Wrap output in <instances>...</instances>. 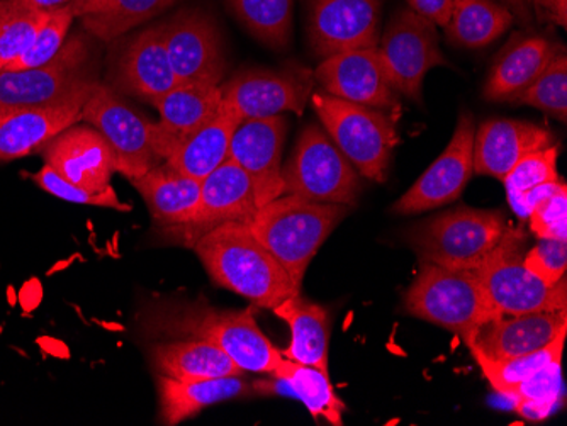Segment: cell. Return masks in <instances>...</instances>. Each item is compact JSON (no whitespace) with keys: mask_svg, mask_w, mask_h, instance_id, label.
Segmentation results:
<instances>
[{"mask_svg":"<svg viewBox=\"0 0 567 426\" xmlns=\"http://www.w3.org/2000/svg\"><path fill=\"white\" fill-rule=\"evenodd\" d=\"M31 179L37 183L38 187L47 190L51 196L59 197V199L66 200V202H73V205L95 206V208H110L116 209V211H132V206L121 202L113 186L101 190V193H91V190L84 189V187L75 186L70 180L63 179L62 175L56 174L48 165H44L37 174L31 175Z\"/></svg>","mask_w":567,"mask_h":426,"instance_id":"obj_41","label":"cell"},{"mask_svg":"<svg viewBox=\"0 0 567 426\" xmlns=\"http://www.w3.org/2000/svg\"><path fill=\"white\" fill-rule=\"evenodd\" d=\"M359 175L330 136L317 124H309L282 168L284 194L350 208L362 189Z\"/></svg>","mask_w":567,"mask_h":426,"instance_id":"obj_8","label":"cell"},{"mask_svg":"<svg viewBox=\"0 0 567 426\" xmlns=\"http://www.w3.org/2000/svg\"><path fill=\"white\" fill-rule=\"evenodd\" d=\"M91 94L92 91L85 92L48 106L0 110V162L18 160L41 152L51 139L79 123Z\"/></svg>","mask_w":567,"mask_h":426,"instance_id":"obj_21","label":"cell"},{"mask_svg":"<svg viewBox=\"0 0 567 426\" xmlns=\"http://www.w3.org/2000/svg\"><path fill=\"white\" fill-rule=\"evenodd\" d=\"M241 121L221 106L218 116L175 146L165 164L203 183L228 158L229 143Z\"/></svg>","mask_w":567,"mask_h":426,"instance_id":"obj_30","label":"cell"},{"mask_svg":"<svg viewBox=\"0 0 567 426\" xmlns=\"http://www.w3.org/2000/svg\"><path fill=\"white\" fill-rule=\"evenodd\" d=\"M550 145L553 133L530 121H484L474 135V174L503 180L522 158Z\"/></svg>","mask_w":567,"mask_h":426,"instance_id":"obj_23","label":"cell"},{"mask_svg":"<svg viewBox=\"0 0 567 426\" xmlns=\"http://www.w3.org/2000/svg\"><path fill=\"white\" fill-rule=\"evenodd\" d=\"M476 123L470 111L458 114L457 126L441 157L436 158L393 205L396 215H420L451 205L473 177Z\"/></svg>","mask_w":567,"mask_h":426,"instance_id":"obj_14","label":"cell"},{"mask_svg":"<svg viewBox=\"0 0 567 426\" xmlns=\"http://www.w3.org/2000/svg\"><path fill=\"white\" fill-rule=\"evenodd\" d=\"M168 59L178 85H219L226 72L221 37L212 15L186 9L164 22Z\"/></svg>","mask_w":567,"mask_h":426,"instance_id":"obj_15","label":"cell"},{"mask_svg":"<svg viewBox=\"0 0 567 426\" xmlns=\"http://www.w3.org/2000/svg\"><path fill=\"white\" fill-rule=\"evenodd\" d=\"M513 104H524L535 110L544 111L550 116L567 121V56L564 50H559L550 60L534 84L528 85L524 92L513 98Z\"/></svg>","mask_w":567,"mask_h":426,"instance_id":"obj_37","label":"cell"},{"mask_svg":"<svg viewBox=\"0 0 567 426\" xmlns=\"http://www.w3.org/2000/svg\"><path fill=\"white\" fill-rule=\"evenodd\" d=\"M324 132L364 179L384 183L400 143L393 114L360 106L324 91L311 94Z\"/></svg>","mask_w":567,"mask_h":426,"instance_id":"obj_5","label":"cell"},{"mask_svg":"<svg viewBox=\"0 0 567 426\" xmlns=\"http://www.w3.org/2000/svg\"><path fill=\"white\" fill-rule=\"evenodd\" d=\"M158 422L162 425L175 426L193 418L208 406L218 405L223 401L240 399L257 393L255 387L241 375L216 377V380L177 381L158 374Z\"/></svg>","mask_w":567,"mask_h":426,"instance_id":"obj_25","label":"cell"},{"mask_svg":"<svg viewBox=\"0 0 567 426\" xmlns=\"http://www.w3.org/2000/svg\"><path fill=\"white\" fill-rule=\"evenodd\" d=\"M560 361L550 362L546 367L532 374L524 383L518 384L506 397L515 401V408L525 418L543 419L553 412L560 397L563 380H560Z\"/></svg>","mask_w":567,"mask_h":426,"instance_id":"obj_38","label":"cell"},{"mask_svg":"<svg viewBox=\"0 0 567 426\" xmlns=\"http://www.w3.org/2000/svg\"><path fill=\"white\" fill-rule=\"evenodd\" d=\"M315 75L308 69H248L221 89L223 106L240 121L262 120L284 113L302 114L313 94Z\"/></svg>","mask_w":567,"mask_h":426,"instance_id":"obj_12","label":"cell"},{"mask_svg":"<svg viewBox=\"0 0 567 426\" xmlns=\"http://www.w3.org/2000/svg\"><path fill=\"white\" fill-rule=\"evenodd\" d=\"M378 50L391 85L415 103H422L426 73L435 66H449L435 24L410 8H400L391 15Z\"/></svg>","mask_w":567,"mask_h":426,"instance_id":"obj_11","label":"cell"},{"mask_svg":"<svg viewBox=\"0 0 567 426\" xmlns=\"http://www.w3.org/2000/svg\"><path fill=\"white\" fill-rule=\"evenodd\" d=\"M520 231H506L502 243L474 273L498 314L554 313L567 310V279L546 284L524 266Z\"/></svg>","mask_w":567,"mask_h":426,"instance_id":"obj_9","label":"cell"},{"mask_svg":"<svg viewBox=\"0 0 567 426\" xmlns=\"http://www.w3.org/2000/svg\"><path fill=\"white\" fill-rule=\"evenodd\" d=\"M506 231L502 211L462 206L411 228L408 241L422 263L474 272L495 252Z\"/></svg>","mask_w":567,"mask_h":426,"instance_id":"obj_4","label":"cell"},{"mask_svg":"<svg viewBox=\"0 0 567 426\" xmlns=\"http://www.w3.org/2000/svg\"><path fill=\"white\" fill-rule=\"evenodd\" d=\"M530 6L540 21L567 27V0H530Z\"/></svg>","mask_w":567,"mask_h":426,"instance_id":"obj_45","label":"cell"},{"mask_svg":"<svg viewBox=\"0 0 567 426\" xmlns=\"http://www.w3.org/2000/svg\"><path fill=\"white\" fill-rule=\"evenodd\" d=\"M223 97L219 85H177L153 104L158 111V126L167 136L171 154L178 143L199 132L221 111ZM168 154V155H171ZM167 160V158H165Z\"/></svg>","mask_w":567,"mask_h":426,"instance_id":"obj_28","label":"cell"},{"mask_svg":"<svg viewBox=\"0 0 567 426\" xmlns=\"http://www.w3.org/2000/svg\"><path fill=\"white\" fill-rule=\"evenodd\" d=\"M259 211L254 186L244 168L226 158L200 183V199L196 212L181 227L171 228L175 240L193 248L203 235L226 222H248Z\"/></svg>","mask_w":567,"mask_h":426,"instance_id":"obj_16","label":"cell"},{"mask_svg":"<svg viewBox=\"0 0 567 426\" xmlns=\"http://www.w3.org/2000/svg\"><path fill=\"white\" fill-rule=\"evenodd\" d=\"M53 11H38L19 0H0V72L37 40Z\"/></svg>","mask_w":567,"mask_h":426,"instance_id":"obj_35","label":"cell"},{"mask_svg":"<svg viewBox=\"0 0 567 426\" xmlns=\"http://www.w3.org/2000/svg\"><path fill=\"white\" fill-rule=\"evenodd\" d=\"M498 2H502L505 8H508L513 18H517L518 22H522V24H530V0H498Z\"/></svg>","mask_w":567,"mask_h":426,"instance_id":"obj_46","label":"cell"},{"mask_svg":"<svg viewBox=\"0 0 567 426\" xmlns=\"http://www.w3.org/2000/svg\"><path fill=\"white\" fill-rule=\"evenodd\" d=\"M132 184L148 206L153 221L165 230L189 221L199 206L200 180L187 177L167 164L153 167Z\"/></svg>","mask_w":567,"mask_h":426,"instance_id":"obj_26","label":"cell"},{"mask_svg":"<svg viewBox=\"0 0 567 426\" xmlns=\"http://www.w3.org/2000/svg\"><path fill=\"white\" fill-rule=\"evenodd\" d=\"M272 377L279 381L284 387H288L289 393L302 401L315 418L323 416L331 425H343L346 405L333 393L330 374H324L311 365L298 364V362L284 359L279 367L274 371Z\"/></svg>","mask_w":567,"mask_h":426,"instance_id":"obj_32","label":"cell"},{"mask_svg":"<svg viewBox=\"0 0 567 426\" xmlns=\"http://www.w3.org/2000/svg\"><path fill=\"white\" fill-rule=\"evenodd\" d=\"M347 215L349 206L282 194L259 208L248 227L301 289L309 263Z\"/></svg>","mask_w":567,"mask_h":426,"instance_id":"obj_2","label":"cell"},{"mask_svg":"<svg viewBox=\"0 0 567 426\" xmlns=\"http://www.w3.org/2000/svg\"><path fill=\"white\" fill-rule=\"evenodd\" d=\"M272 311L291 329V343L284 350L282 357L298 364L311 365L324 374H330L328 372V343H330L328 311L321 304L302 298L301 292L286 299Z\"/></svg>","mask_w":567,"mask_h":426,"instance_id":"obj_27","label":"cell"},{"mask_svg":"<svg viewBox=\"0 0 567 426\" xmlns=\"http://www.w3.org/2000/svg\"><path fill=\"white\" fill-rule=\"evenodd\" d=\"M73 19H75V15H73L70 6L51 12L50 19H48L43 30L38 33L33 44L4 70L33 69V66L50 62L65 44L66 34L72 28Z\"/></svg>","mask_w":567,"mask_h":426,"instance_id":"obj_40","label":"cell"},{"mask_svg":"<svg viewBox=\"0 0 567 426\" xmlns=\"http://www.w3.org/2000/svg\"><path fill=\"white\" fill-rule=\"evenodd\" d=\"M114 84L124 94L142 98L152 106L177 87L164 24L148 28L130 41L117 60Z\"/></svg>","mask_w":567,"mask_h":426,"instance_id":"obj_22","label":"cell"},{"mask_svg":"<svg viewBox=\"0 0 567 426\" xmlns=\"http://www.w3.org/2000/svg\"><path fill=\"white\" fill-rule=\"evenodd\" d=\"M404 310L461 336L464 342L484 321L496 316L483 285L471 270L422 263L419 278L404 294Z\"/></svg>","mask_w":567,"mask_h":426,"instance_id":"obj_7","label":"cell"},{"mask_svg":"<svg viewBox=\"0 0 567 426\" xmlns=\"http://www.w3.org/2000/svg\"><path fill=\"white\" fill-rule=\"evenodd\" d=\"M513 21L509 9L498 0H454L445 37L454 46L477 50L495 43L512 28Z\"/></svg>","mask_w":567,"mask_h":426,"instance_id":"obj_31","label":"cell"},{"mask_svg":"<svg viewBox=\"0 0 567 426\" xmlns=\"http://www.w3.org/2000/svg\"><path fill=\"white\" fill-rule=\"evenodd\" d=\"M309 46L320 59L378 46L382 0H305Z\"/></svg>","mask_w":567,"mask_h":426,"instance_id":"obj_13","label":"cell"},{"mask_svg":"<svg viewBox=\"0 0 567 426\" xmlns=\"http://www.w3.org/2000/svg\"><path fill=\"white\" fill-rule=\"evenodd\" d=\"M19 2L38 9V11H56V9L69 6L72 0H19Z\"/></svg>","mask_w":567,"mask_h":426,"instance_id":"obj_47","label":"cell"},{"mask_svg":"<svg viewBox=\"0 0 567 426\" xmlns=\"http://www.w3.org/2000/svg\"><path fill=\"white\" fill-rule=\"evenodd\" d=\"M193 250L215 284L255 306L274 310L301 292L288 270L254 237L248 222H226L203 235Z\"/></svg>","mask_w":567,"mask_h":426,"instance_id":"obj_1","label":"cell"},{"mask_svg":"<svg viewBox=\"0 0 567 426\" xmlns=\"http://www.w3.org/2000/svg\"><path fill=\"white\" fill-rule=\"evenodd\" d=\"M177 0H101L82 19L85 30L102 41H113L127 31L167 11Z\"/></svg>","mask_w":567,"mask_h":426,"instance_id":"obj_34","label":"cell"},{"mask_svg":"<svg viewBox=\"0 0 567 426\" xmlns=\"http://www.w3.org/2000/svg\"><path fill=\"white\" fill-rule=\"evenodd\" d=\"M567 335V310L554 313L496 314L466 340L473 357L505 361L544 349Z\"/></svg>","mask_w":567,"mask_h":426,"instance_id":"obj_19","label":"cell"},{"mask_svg":"<svg viewBox=\"0 0 567 426\" xmlns=\"http://www.w3.org/2000/svg\"><path fill=\"white\" fill-rule=\"evenodd\" d=\"M524 266L549 285L566 279L567 241L538 238V243L524 257Z\"/></svg>","mask_w":567,"mask_h":426,"instance_id":"obj_43","label":"cell"},{"mask_svg":"<svg viewBox=\"0 0 567 426\" xmlns=\"http://www.w3.org/2000/svg\"><path fill=\"white\" fill-rule=\"evenodd\" d=\"M408 8L432 21L435 27L445 28L451 19L454 0H406Z\"/></svg>","mask_w":567,"mask_h":426,"instance_id":"obj_44","label":"cell"},{"mask_svg":"<svg viewBox=\"0 0 567 426\" xmlns=\"http://www.w3.org/2000/svg\"><path fill=\"white\" fill-rule=\"evenodd\" d=\"M157 320L161 332L215 343L244 372L272 375L284 361L251 310H216L206 301H190L162 308Z\"/></svg>","mask_w":567,"mask_h":426,"instance_id":"obj_3","label":"cell"},{"mask_svg":"<svg viewBox=\"0 0 567 426\" xmlns=\"http://www.w3.org/2000/svg\"><path fill=\"white\" fill-rule=\"evenodd\" d=\"M99 2H101V0H72L69 6L75 18H84Z\"/></svg>","mask_w":567,"mask_h":426,"instance_id":"obj_48","label":"cell"},{"mask_svg":"<svg viewBox=\"0 0 567 426\" xmlns=\"http://www.w3.org/2000/svg\"><path fill=\"white\" fill-rule=\"evenodd\" d=\"M313 75L323 91L334 97L385 113L400 111V97L388 79L378 46L328 56Z\"/></svg>","mask_w":567,"mask_h":426,"instance_id":"obj_17","label":"cell"},{"mask_svg":"<svg viewBox=\"0 0 567 426\" xmlns=\"http://www.w3.org/2000/svg\"><path fill=\"white\" fill-rule=\"evenodd\" d=\"M559 44L546 37H515L493 65L484 85V97L495 103H512L546 70L559 53Z\"/></svg>","mask_w":567,"mask_h":426,"instance_id":"obj_24","label":"cell"},{"mask_svg":"<svg viewBox=\"0 0 567 426\" xmlns=\"http://www.w3.org/2000/svg\"><path fill=\"white\" fill-rule=\"evenodd\" d=\"M41 152L48 167L91 193L111 187L114 172H117L116 155L110 143L87 124H73Z\"/></svg>","mask_w":567,"mask_h":426,"instance_id":"obj_20","label":"cell"},{"mask_svg":"<svg viewBox=\"0 0 567 426\" xmlns=\"http://www.w3.org/2000/svg\"><path fill=\"white\" fill-rule=\"evenodd\" d=\"M79 123L97 129L110 143L117 172L135 180L171 154L167 136L155 121L133 110L110 85L97 84L82 107Z\"/></svg>","mask_w":567,"mask_h":426,"instance_id":"obj_6","label":"cell"},{"mask_svg":"<svg viewBox=\"0 0 567 426\" xmlns=\"http://www.w3.org/2000/svg\"><path fill=\"white\" fill-rule=\"evenodd\" d=\"M564 342H566V335H560L544 349L535 350L532 354L520 355V357L505 359V361L474 357V361L480 365L484 377L487 383L492 384L493 389L503 396H508L518 384L524 383L532 374L546 367L550 362L563 359Z\"/></svg>","mask_w":567,"mask_h":426,"instance_id":"obj_36","label":"cell"},{"mask_svg":"<svg viewBox=\"0 0 567 426\" xmlns=\"http://www.w3.org/2000/svg\"><path fill=\"white\" fill-rule=\"evenodd\" d=\"M557 160H559V145L557 143L522 158L502 180L505 184L509 206L513 208L517 205L518 199L534 187L559 179Z\"/></svg>","mask_w":567,"mask_h":426,"instance_id":"obj_39","label":"cell"},{"mask_svg":"<svg viewBox=\"0 0 567 426\" xmlns=\"http://www.w3.org/2000/svg\"><path fill=\"white\" fill-rule=\"evenodd\" d=\"M226 4L255 40L274 50L289 46L295 0H226Z\"/></svg>","mask_w":567,"mask_h":426,"instance_id":"obj_33","label":"cell"},{"mask_svg":"<svg viewBox=\"0 0 567 426\" xmlns=\"http://www.w3.org/2000/svg\"><path fill=\"white\" fill-rule=\"evenodd\" d=\"M530 230L537 238L567 241V186L563 184L556 193L544 197L530 215Z\"/></svg>","mask_w":567,"mask_h":426,"instance_id":"obj_42","label":"cell"},{"mask_svg":"<svg viewBox=\"0 0 567 426\" xmlns=\"http://www.w3.org/2000/svg\"><path fill=\"white\" fill-rule=\"evenodd\" d=\"M87 41L76 34L44 65L0 72V110L48 106L94 91L97 82L85 69Z\"/></svg>","mask_w":567,"mask_h":426,"instance_id":"obj_10","label":"cell"},{"mask_svg":"<svg viewBox=\"0 0 567 426\" xmlns=\"http://www.w3.org/2000/svg\"><path fill=\"white\" fill-rule=\"evenodd\" d=\"M286 135L288 117L279 114L241 121L231 136L228 158L237 162L248 175L259 208L284 194L282 148Z\"/></svg>","mask_w":567,"mask_h":426,"instance_id":"obj_18","label":"cell"},{"mask_svg":"<svg viewBox=\"0 0 567 426\" xmlns=\"http://www.w3.org/2000/svg\"><path fill=\"white\" fill-rule=\"evenodd\" d=\"M152 364L161 375L177 381L216 380L245 372L208 340H177L152 349Z\"/></svg>","mask_w":567,"mask_h":426,"instance_id":"obj_29","label":"cell"}]
</instances>
